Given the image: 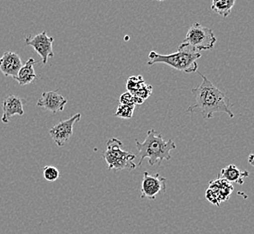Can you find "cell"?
I'll list each match as a JSON object with an SVG mask.
<instances>
[{
    "label": "cell",
    "instance_id": "19",
    "mask_svg": "<svg viewBox=\"0 0 254 234\" xmlns=\"http://www.w3.org/2000/svg\"><path fill=\"white\" fill-rule=\"evenodd\" d=\"M120 103L121 105H132V106H135V105H141L143 103L142 99L136 98L135 96L132 95L131 93L127 92L124 93L121 98H120Z\"/></svg>",
    "mask_w": 254,
    "mask_h": 234
},
{
    "label": "cell",
    "instance_id": "2",
    "mask_svg": "<svg viewBox=\"0 0 254 234\" xmlns=\"http://www.w3.org/2000/svg\"><path fill=\"white\" fill-rule=\"evenodd\" d=\"M135 143L140 156L138 166H141L142 161L146 158L151 166H154L155 164L161 166L162 161L171 160V151L177 148L175 142L172 140H164L161 133L153 129L147 132L144 142H140L135 140Z\"/></svg>",
    "mask_w": 254,
    "mask_h": 234
},
{
    "label": "cell",
    "instance_id": "3",
    "mask_svg": "<svg viewBox=\"0 0 254 234\" xmlns=\"http://www.w3.org/2000/svg\"><path fill=\"white\" fill-rule=\"evenodd\" d=\"M200 58V53L188 45L181 44L175 54L163 55L152 51L149 54V61L147 64L152 66L156 63H165L181 72L193 73L198 68L196 60Z\"/></svg>",
    "mask_w": 254,
    "mask_h": 234
},
{
    "label": "cell",
    "instance_id": "6",
    "mask_svg": "<svg viewBox=\"0 0 254 234\" xmlns=\"http://www.w3.org/2000/svg\"><path fill=\"white\" fill-rule=\"evenodd\" d=\"M54 42V37L48 36L46 31H44L34 36L28 35L25 38V44L28 46H32L34 51L39 54L44 65L47 64L50 58L54 57L53 51Z\"/></svg>",
    "mask_w": 254,
    "mask_h": 234
},
{
    "label": "cell",
    "instance_id": "20",
    "mask_svg": "<svg viewBox=\"0 0 254 234\" xmlns=\"http://www.w3.org/2000/svg\"><path fill=\"white\" fill-rule=\"evenodd\" d=\"M152 92V86L145 83L142 86V88L133 94V96H135L136 98H140V99H142V101H144L145 99H147V98L151 96Z\"/></svg>",
    "mask_w": 254,
    "mask_h": 234
},
{
    "label": "cell",
    "instance_id": "7",
    "mask_svg": "<svg viewBox=\"0 0 254 234\" xmlns=\"http://www.w3.org/2000/svg\"><path fill=\"white\" fill-rule=\"evenodd\" d=\"M81 118V114H76L67 120L61 121L50 130V135L58 147H64L70 137L73 134L75 122H78Z\"/></svg>",
    "mask_w": 254,
    "mask_h": 234
},
{
    "label": "cell",
    "instance_id": "8",
    "mask_svg": "<svg viewBox=\"0 0 254 234\" xmlns=\"http://www.w3.org/2000/svg\"><path fill=\"white\" fill-rule=\"evenodd\" d=\"M166 181L159 173L151 175L145 171L141 185V197L154 200L159 193L166 191Z\"/></svg>",
    "mask_w": 254,
    "mask_h": 234
},
{
    "label": "cell",
    "instance_id": "10",
    "mask_svg": "<svg viewBox=\"0 0 254 234\" xmlns=\"http://www.w3.org/2000/svg\"><path fill=\"white\" fill-rule=\"evenodd\" d=\"M67 99L59 94L58 90L44 92L37 102V107L43 108L53 114L64 111L67 105Z\"/></svg>",
    "mask_w": 254,
    "mask_h": 234
},
{
    "label": "cell",
    "instance_id": "14",
    "mask_svg": "<svg viewBox=\"0 0 254 234\" xmlns=\"http://www.w3.org/2000/svg\"><path fill=\"white\" fill-rule=\"evenodd\" d=\"M37 61L33 58H30L26 62H25L22 68H20L17 76L14 79L17 81L21 87H24L25 85L32 83L34 79H36V74L34 71V64Z\"/></svg>",
    "mask_w": 254,
    "mask_h": 234
},
{
    "label": "cell",
    "instance_id": "16",
    "mask_svg": "<svg viewBox=\"0 0 254 234\" xmlns=\"http://www.w3.org/2000/svg\"><path fill=\"white\" fill-rule=\"evenodd\" d=\"M145 84L142 76H136V77H130L128 78L127 83V92L131 93L133 95L134 93L138 91L142 86Z\"/></svg>",
    "mask_w": 254,
    "mask_h": 234
},
{
    "label": "cell",
    "instance_id": "15",
    "mask_svg": "<svg viewBox=\"0 0 254 234\" xmlns=\"http://www.w3.org/2000/svg\"><path fill=\"white\" fill-rule=\"evenodd\" d=\"M235 0H213L211 9L223 17H227L235 5Z\"/></svg>",
    "mask_w": 254,
    "mask_h": 234
},
{
    "label": "cell",
    "instance_id": "13",
    "mask_svg": "<svg viewBox=\"0 0 254 234\" xmlns=\"http://www.w3.org/2000/svg\"><path fill=\"white\" fill-rule=\"evenodd\" d=\"M249 176V172L247 171H242L235 165H229L222 169L218 178H222L228 183H236L239 185H243L245 182V177Z\"/></svg>",
    "mask_w": 254,
    "mask_h": 234
},
{
    "label": "cell",
    "instance_id": "21",
    "mask_svg": "<svg viewBox=\"0 0 254 234\" xmlns=\"http://www.w3.org/2000/svg\"><path fill=\"white\" fill-rule=\"evenodd\" d=\"M253 158H254V155H250L249 161L250 163H251L252 165H254V162H253V160H254V159H253Z\"/></svg>",
    "mask_w": 254,
    "mask_h": 234
},
{
    "label": "cell",
    "instance_id": "9",
    "mask_svg": "<svg viewBox=\"0 0 254 234\" xmlns=\"http://www.w3.org/2000/svg\"><path fill=\"white\" fill-rule=\"evenodd\" d=\"M234 191L232 185L222 179L217 178L212 181L209 185L208 190L206 191V199L215 205H220L222 202H225L230 197L231 193Z\"/></svg>",
    "mask_w": 254,
    "mask_h": 234
},
{
    "label": "cell",
    "instance_id": "12",
    "mask_svg": "<svg viewBox=\"0 0 254 234\" xmlns=\"http://www.w3.org/2000/svg\"><path fill=\"white\" fill-rule=\"evenodd\" d=\"M22 66V59L14 52H6L0 58V70L5 77L15 78Z\"/></svg>",
    "mask_w": 254,
    "mask_h": 234
},
{
    "label": "cell",
    "instance_id": "1",
    "mask_svg": "<svg viewBox=\"0 0 254 234\" xmlns=\"http://www.w3.org/2000/svg\"><path fill=\"white\" fill-rule=\"evenodd\" d=\"M203 81L197 88H192L191 93L195 97V104L187 109V112L199 113L205 119H211L215 113L223 112L227 114L230 118H234L232 112L233 105L225 93L215 87L209 79L199 72Z\"/></svg>",
    "mask_w": 254,
    "mask_h": 234
},
{
    "label": "cell",
    "instance_id": "5",
    "mask_svg": "<svg viewBox=\"0 0 254 234\" xmlns=\"http://www.w3.org/2000/svg\"><path fill=\"white\" fill-rule=\"evenodd\" d=\"M217 39L213 30L203 26L199 23H195L190 27L182 44L188 45L192 49L200 53V51L212 49Z\"/></svg>",
    "mask_w": 254,
    "mask_h": 234
},
{
    "label": "cell",
    "instance_id": "18",
    "mask_svg": "<svg viewBox=\"0 0 254 234\" xmlns=\"http://www.w3.org/2000/svg\"><path fill=\"white\" fill-rule=\"evenodd\" d=\"M134 107L132 105H120L118 108V111L115 114L116 117L124 118V119H130L132 118L134 111Z\"/></svg>",
    "mask_w": 254,
    "mask_h": 234
},
{
    "label": "cell",
    "instance_id": "4",
    "mask_svg": "<svg viewBox=\"0 0 254 234\" xmlns=\"http://www.w3.org/2000/svg\"><path fill=\"white\" fill-rule=\"evenodd\" d=\"M123 143L117 138H112L107 142V151L103 153V158L107 161L108 170H129L136 168L133 161L136 159L134 154L122 150Z\"/></svg>",
    "mask_w": 254,
    "mask_h": 234
},
{
    "label": "cell",
    "instance_id": "17",
    "mask_svg": "<svg viewBox=\"0 0 254 234\" xmlns=\"http://www.w3.org/2000/svg\"><path fill=\"white\" fill-rule=\"evenodd\" d=\"M43 174L45 180L49 181V182H54L56 181L60 177V171L56 167L45 166L43 169Z\"/></svg>",
    "mask_w": 254,
    "mask_h": 234
},
{
    "label": "cell",
    "instance_id": "11",
    "mask_svg": "<svg viewBox=\"0 0 254 234\" xmlns=\"http://www.w3.org/2000/svg\"><path fill=\"white\" fill-rule=\"evenodd\" d=\"M24 99L11 95L7 98H5L2 103V109H3V115L1 117V121L4 123H8L10 118L13 116H24Z\"/></svg>",
    "mask_w": 254,
    "mask_h": 234
}]
</instances>
